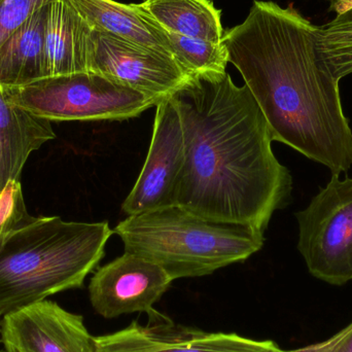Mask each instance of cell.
<instances>
[{
    "label": "cell",
    "mask_w": 352,
    "mask_h": 352,
    "mask_svg": "<svg viewBox=\"0 0 352 352\" xmlns=\"http://www.w3.org/2000/svg\"><path fill=\"white\" fill-rule=\"evenodd\" d=\"M171 99L186 148L175 205L265 233L275 211L291 202L293 177L273 153L268 122L248 87L227 72L201 74Z\"/></svg>",
    "instance_id": "6da1fadb"
},
{
    "label": "cell",
    "mask_w": 352,
    "mask_h": 352,
    "mask_svg": "<svg viewBox=\"0 0 352 352\" xmlns=\"http://www.w3.org/2000/svg\"><path fill=\"white\" fill-rule=\"evenodd\" d=\"M229 63L264 113L273 142L332 175L352 168V130L339 82L318 47V26L293 6L254 0L243 22L223 33Z\"/></svg>",
    "instance_id": "7a4b0ae2"
},
{
    "label": "cell",
    "mask_w": 352,
    "mask_h": 352,
    "mask_svg": "<svg viewBox=\"0 0 352 352\" xmlns=\"http://www.w3.org/2000/svg\"><path fill=\"white\" fill-rule=\"evenodd\" d=\"M113 234L107 221L27 215L0 241V316L80 289Z\"/></svg>",
    "instance_id": "3957f363"
},
{
    "label": "cell",
    "mask_w": 352,
    "mask_h": 352,
    "mask_svg": "<svg viewBox=\"0 0 352 352\" xmlns=\"http://www.w3.org/2000/svg\"><path fill=\"white\" fill-rule=\"evenodd\" d=\"M125 246L162 267L173 280L212 274L262 250L263 232L206 219L173 205L129 215L113 230Z\"/></svg>",
    "instance_id": "277c9868"
},
{
    "label": "cell",
    "mask_w": 352,
    "mask_h": 352,
    "mask_svg": "<svg viewBox=\"0 0 352 352\" xmlns=\"http://www.w3.org/2000/svg\"><path fill=\"white\" fill-rule=\"evenodd\" d=\"M10 102L50 122L124 121L159 104L95 72H80L2 89Z\"/></svg>",
    "instance_id": "5b68a950"
},
{
    "label": "cell",
    "mask_w": 352,
    "mask_h": 352,
    "mask_svg": "<svg viewBox=\"0 0 352 352\" xmlns=\"http://www.w3.org/2000/svg\"><path fill=\"white\" fill-rule=\"evenodd\" d=\"M297 248L312 276L332 285L352 280V178L334 175L296 213Z\"/></svg>",
    "instance_id": "8992f818"
},
{
    "label": "cell",
    "mask_w": 352,
    "mask_h": 352,
    "mask_svg": "<svg viewBox=\"0 0 352 352\" xmlns=\"http://www.w3.org/2000/svg\"><path fill=\"white\" fill-rule=\"evenodd\" d=\"M146 326L133 322L123 330L94 337L97 352H281L273 341L235 333H210L176 324L155 310Z\"/></svg>",
    "instance_id": "52a82bcc"
},
{
    "label": "cell",
    "mask_w": 352,
    "mask_h": 352,
    "mask_svg": "<svg viewBox=\"0 0 352 352\" xmlns=\"http://www.w3.org/2000/svg\"><path fill=\"white\" fill-rule=\"evenodd\" d=\"M156 107L146 163L122 205L128 217L175 205L176 186L186 153L184 129L173 99H165Z\"/></svg>",
    "instance_id": "ba28073f"
},
{
    "label": "cell",
    "mask_w": 352,
    "mask_h": 352,
    "mask_svg": "<svg viewBox=\"0 0 352 352\" xmlns=\"http://www.w3.org/2000/svg\"><path fill=\"white\" fill-rule=\"evenodd\" d=\"M92 72L129 87L160 103L192 78L169 55L94 30Z\"/></svg>",
    "instance_id": "9c48e42d"
},
{
    "label": "cell",
    "mask_w": 352,
    "mask_h": 352,
    "mask_svg": "<svg viewBox=\"0 0 352 352\" xmlns=\"http://www.w3.org/2000/svg\"><path fill=\"white\" fill-rule=\"evenodd\" d=\"M173 281L162 267L125 252L94 273L89 296L95 311L107 320L138 312L150 314Z\"/></svg>",
    "instance_id": "30bf717a"
},
{
    "label": "cell",
    "mask_w": 352,
    "mask_h": 352,
    "mask_svg": "<svg viewBox=\"0 0 352 352\" xmlns=\"http://www.w3.org/2000/svg\"><path fill=\"white\" fill-rule=\"evenodd\" d=\"M4 352H97L84 318L50 300L2 316Z\"/></svg>",
    "instance_id": "8fae6325"
},
{
    "label": "cell",
    "mask_w": 352,
    "mask_h": 352,
    "mask_svg": "<svg viewBox=\"0 0 352 352\" xmlns=\"http://www.w3.org/2000/svg\"><path fill=\"white\" fill-rule=\"evenodd\" d=\"M94 30L67 0L47 6L43 31V78L92 72Z\"/></svg>",
    "instance_id": "7c38bea8"
},
{
    "label": "cell",
    "mask_w": 352,
    "mask_h": 352,
    "mask_svg": "<svg viewBox=\"0 0 352 352\" xmlns=\"http://www.w3.org/2000/svg\"><path fill=\"white\" fill-rule=\"evenodd\" d=\"M55 138L51 122L16 107L0 88V192L20 182L29 156Z\"/></svg>",
    "instance_id": "4fadbf2b"
},
{
    "label": "cell",
    "mask_w": 352,
    "mask_h": 352,
    "mask_svg": "<svg viewBox=\"0 0 352 352\" xmlns=\"http://www.w3.org/2000/svg\"><path fill=\"white\" fill-rule=\"evenodd\" d=\"M67 1L78 10L93 30L175 58L170 43L160 29L133 3H122L116 0Z\"/></svg>",
    "instance_id": "5bb4252c"
},
{
    "label": "cell",
    "mask_w": 352,
    "mask_h": 352,
    "mask_svg": "<svg viewBox=\"0 0 352 352\" xmlns=\"http://www.w3.org/2000/svg\"><path fill=\"white\" fill-rule=\"evenodd\" d=\"M134 6L165 30L211 43H221V10L213 0H146Z\"/></svg>",
    "instance_id": "9a60e30c"
},
{
    "label": "cell",
    "mask_w": 352,
    "mask_h": 352,
    "mask_svg": "<svg viewBox=\"0 0 352 352\" xmlns=\"http://www.w3.org/2000/svg\"><path fill=\"white\" fill-rule=\"evenodd\" d=\"M47 6L32 14L0 47V88L25 86L43 78Z\"/></svg>",
    "instance_id": "2e32d148"
},
{
    "label": "cell",
    "mask_w": 352,
    "mask_h": 352,
    "mask_svg": "<svg viewBox=\"0 0 352 352\" xmlns=\"http://www.w3.org/2000/svg\"><path fill=\"white\" fill-rule=\"evenodd\" d=\"M153 23L160 29L165 38L170 43L176 61L190 76L223 74L227 72L229 53L223 43H211V41L184 36V35L165 30L156 23Z\"/></svg>",
    "instance_id": "e0dca14e"
},
{
    "label": "cell",
    "mask_w": 352,
    "mask_h": 352,
    "mask_svg": "<svg viewBox=\"0 0 352 352\" xmlns=\"http://www.w3.org/2000/svg\"><path fill=\"white\" fill-rule=\"evenodd\" d=\"M318 47L336 80L352 74V8L318 26Z\"/></svg>",
    "instance_id": "ac0fdd59"
},
{
    "label": "cell",
    "mask_w": 352,
    "mask_h": 352,
    "mask_svg": "<svg viewBox=\"0 0 352 352\" xmlns=\"http://www.w3.org/2000/svg\"><path fill=\"white\" fill-rule=\"evenodd\" d=\"M54 0H0V47L37 10Z\"/></svg>",
    "instance_id": "d6986e66"
},
{
    "label": "cell",
    "mask_w": 352,
    "mask_h": 352,
    "mask_svg": "<svg viewBox=\"0 0 352 352\" xmlns=\"http://www.w3.org/2000/svg\"><path fill=\"white\" fill-rule=\"evenodd\" d=\"M28 214L21 182L10 180L0 192V241Z\"/></svg>",
    "instance_id": "ffe728a7"
},
{
    "label": "cell",
    "mask_w": 352,
    "mask_h": 352,
    "mask_svg": "<svg viewBox=\"0 0 352 352\" xmlns=\"http://www.w3.org/2000/svg\"><path fill=\"white\" fill-rule=\"evenodd\" d=\"M334 352H352V322L344 328V334Z\"/></svg>",
    "instance_id": "44dd1931"
},
{
    "label": "cell",
    "mask_w": 352,
    "mask_h": 352,
    "mask_svg": "<svg viewBox=\"0 0 352 352\" xmlns=\"http://www.w3.org/2000/svg\"><path fill=\"white\" fill-rule=\"evenodd\" d=\"M331 10L337 14H343L352 8V0H330Z\"/></svg>",
    "instance_id": "7402d4cb"
},
{
    "label": "cell",
    "mask_w": 352,
    "mask_h": 352,
    "mask_svg": "<svg viewBox=\"0 0 352 352\" xmlns=\"http://www.w3.org/2000/svg\"><path fill=\"white\" fill-rule=\"evenodd\" d=\"M1 316H0V322H1ZM0 352H4L3 347H2L1 339H0Z\"/></svg>",
    "instance_id": "603a6c76"
},
{
    "label": "cell",
    "mask_w": 352,
    "mask_h": 352,
    "mask_svg": "<svg viewBox=\"0 0 352 352\" xmlns=\"http://www.w3.org/2000/svg\"><path fill=\"white\" fill-rule=\"evenodd\" d=\"M142 1H146V0H142Z\"/></svg>",
    "instance_id": "cb8c5ba5"
}]
</instances>
